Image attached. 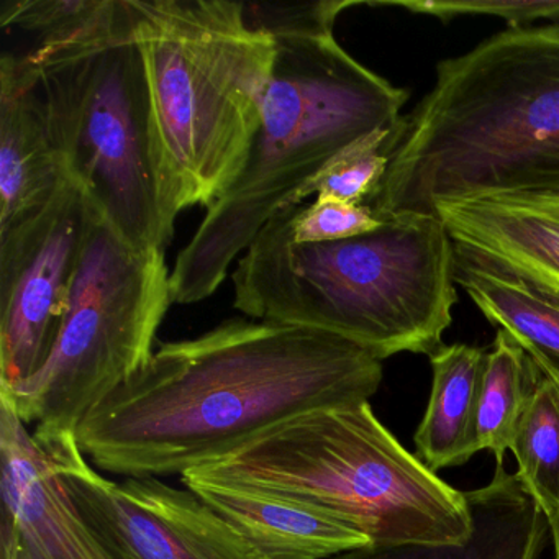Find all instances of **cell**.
<instances>
[{
    "instance_id": "obj_1",
    "label": "cell",
    "mask_w": 559,
    "mask_h": 559,
    "mask_svg": "<svg viewBox=\"0 0 559 559\" xmlns=\"http://www.w3.org/2000/svg\"><path fill=\"white\" fill-rule=\"evenodd\" d=\"M381 381V359L348 340L228 319L163 343L86 415L76 440L106 473L185 474L310 412L369 402Z\"/></svg>"
},
{
    "instance_id": "obj_2",
    "label": "cell",
    "mask_w": 559,
    "mask_h": 559,
    "mask_svg": "<svg viewBox=\"0 0 559 559\" xmlns=\"http://www.w3.org/2000/svg\"><path fill=\"white\" fill-rule=\"evenodd\" d=\"M548 189H559L555 25L507 28L438 63L366 205L385 221L435 215L438 202Z\"/></svg>"
},
{
    "instance_id": "obj_3",
    "label": "cell",
    "mask_w": 559,
    "mask_h": 559,
    "mask_svg": "<svg viewBox=\"0 0 559 559\" xmlns=\"http://www.w3.org/2000/svg\"><path fill=\"white\" fill-rule=\"evenodd\" d=\"M289 215L280 209L238 260L235 309L332 333L381 361L443 346L457 302L456 251L438 215H395L330 243H296Z\"/></svg>"
},
{
    "instance_id": "obj_4",
    "label": "cell",
    "mask_w": 559,
    "mask_h": 559,
    "mask_svg": "<svg viewBox=\"0 0 559 559\" xmlns=\"http://www.w3.org/2000/svg\"><path fill=\"white\" fill-rule=\"evenodd\" d=\"M260 129L171 271L173 302H202L263 225L336 153L402 119L405 90L346 53L333 32L276 35Z\"/></svg>"
},
{
    "instance_id": "obj_5",
    "label": "cell",
    "mask_w": 559,
    "mask_h": 559,
    "mask_svg": "<svg viewBox=\"0 0 559 559\" xmlns=\"http://www.w3.org/2000/svg\"><path fill=\"white\" fill-rule=\"evenodd\" d=\"M145 64L153 152L166 227L209 209L240 175L260 129L276 60L273 35L243 2L129 0Z\"/></svg>"
},
{
    "instance_id": "obj_6",
    "label": "cell",
    "mask_w": 559,
    "mask_h": 559,
    "mask_svg": "<svg viewBox=\"0 0 559 559\" xmlns=\"http://www.w3.org/2000/svg\"><path fill=\"white\" fill-rule=\"evenodd\" d=\"M189 473L320 507L371 546L451 545L473 533L466 492L402 447L369 402L310 412Z\"/></svg>"
},
{
    "instance_id": "obj_7",
    "label": "cell",
    "mask_w": 559,
    "mask_h": 559,
    "mask_svg": "<svg viewBox=\"0 0 559 559\" xmlns=\"http://www.w3.org/2000/svg\"><path fill=\"white\" fill-rule=\"evenodd\" d=\"M24 57L68 176L127 243L165 251L175 234L163 218L148 83L129 0H109L83 34Z\"/></svg>"
},
{
    "instance_id": "obj_8",
    "label": "cell",
    "mask_w": 559,
    "mask_h": 559,
    "mask_svg": "<svg viewBox=\"0 0 559 559\" xmlns=\"http://www.w3.org/2000/svg\"><path fill=\"white\" fill-rule=\"evenodd\" d=\"M91 198V195H90ZM173 302L165 251L127 243L91 199L83 253L53 352L22 384L0 389L37 441L76 435L86 415L153 356Z\"/></svg>"
},
{
    "instance_id": "obj_9",
    "label": "cell",
    "mask_w": 559,
    "mask_h": 559,
    "mask_svg": "<svg viewBox=\"0 0 559 559\" xmlns=\"http://www.w3.org/2000/svg\"><path fill=\"white\" fill-rule=\"evenodd\" d=\"M37 443L81 519L122 558L264 559L188 487L176 489L158 477L106 479L86 460L76 435Z\"/></svg>"
},
{
    "instance_id": "obj_10",
    "label": "cell",
    "mask_w": 559,
    "mask_h": 559,
    "mask_svg": "<svg viewBox=\"0 0 559 559\" xmlns=\"http://www.w3.org/2000/svg\"><path fill=\"white\" fill-rule=\"evenodd\" d=\"M90 212V194L70 178L45 211L0 235V389L27 381L50 358Z\"/></svg>"
},
{
    "instance_id": "obj_11",
    "label": "cell",
    "mask_w": 559,
    "mask_h": 559,
    "mask_svg": "<svg viewBox=\"0 0 559 559\" xmlns=\"http://www.w3.org/2000/svg\"><path fill=\"white\" fill-rule=\"evenodd\" d=\"M456 257L559 307V189L438 202Z\"/></svg>"
},
{
    "instance_id": "obj_12",
    "label": "cell",
    "mask_w": 559,
    "mask_h": 559,
    "mask_svg": "<svg viewBox=\"0 0 559 559\" xmlns=\"http://www.w3.org/2000/svg\"><path fill=\"white\" fill-rule=\"evenodd\" d=\"M0 559H126L81 519L27 425L0 399Z\"/></svg>"
},
{
    "instance_id": "obj_13",
    "label": "cell",
    "mask_w": 559,
    "mask_h": 559,
    "mask_svg": "<svg viewBox=\"0 0 559 559\" xmlns=\"http://www.w3.org/2000/svg\"><path fill=\"white\" fill-rule=\"evenodd\" d=\"M70 179L38 93V76L22 57L0 60V235L48 207Z\"/></svg>"
},
{
    "instance_id": "obj_14",
    "label": "cell",
    "mask_w": 559,
    "mask_h": 559,
    "mask_svg": "<svg viewBox=\"0 0 559 559\" xmlns=\"http://www.w3.org/2000/svg\"><path fill=\"white\" fill-rule=\"evenodd\" d=\"M181 480L264 559H329L371 546L368 535L320 507L189 471L181 474Z\"/></svg>"
},
{
    "instance_id": "obj_15",
    "label": "cell",
    "mask_w": 559,
    "mask_h": 559,
    "mask_svg": "<svg viewBox=\"0 0 559 559\" xmlns=\"http://www.w3.org/2000/svg\"><path fill=\"white\" fill-rule=\"evenodd\" d=\"M466 497L473 533L464 542L366 546L329 559H538L549 525L516 473L497 464L490 483Z\"/></svg>"
},
{
    "instance_id": "obj_16",
    "label": "cell",
    "mask_w": 559,
    "mask_h": 559,
    "mask_svg": "<svg viewBox=\"0 0 559 559\" xmlns=\"http://www.w3.org/2000/svg\"><path fill=\"white\" fill-rule=\"evenodd\" d=\"M486 349L443 345L430 356L433 369L430 402L415 431L418 457L433 473L461 466L474 453V418Z\"/></svg>"
},
{
    "instance_id": "obj_17",
    "label": "cell",
    "mask_w": 559,
    "mask_h": 559,
    "mask_svg": "<svg viewBox=\"0 0 559 559\" xmlns=\"http://www.w3.org/2000/svg\"><path fill=\"white\" fill-rule=\"evenodd\" d=\"M454 281L497 330L509 333L525 349L543 376L559 384L558 306L457 257Z\"/></svg>"
},
{
    "instance_id": "obj_18",
    "label": "cell",
    "mask_w": 559,
    "mask_h": 559,
    "mask_svg": "<svg viewBox=\"0 0 559 559\" xmlns=\"http://www.w3.org/2000/svg\"><path fill=\"white\" fill-rule=\"evenodd\" d=\"M543 379V372L525 349L503 330L484 359L474 418V453L490 450L497 464H503L512 448L520 420Z\"/></svg>"
},
{
    "instance_id": "obj_19",
    "label": "cell",
    "mask_w": 559,
    "mask_h": 559,
    "mask_svg": "<svg viewBox=\"0 0 559 559\" xmlns=\"http://www.w3.org/2000/svg\"><path fill=\"white\" fill-rule=\"evenodd\" d=\"M520 483L548 525L559 520V384L543 376L520 420L512 448Z\"/></svg>"
},
{
    "instance_id": "obj_20",
    "label": "cell",
    "mask_w": 559,
    "mask_h": 559,
    "mask_svg": "<svg viewBox=\"0 0 559 559\" xmlns=\"http://www.w3.org/2000/svg\"><path fill=\"white\" fill-rule=\"evenodd\" d=\"M402 133V119L395 126L374 130L336 153L312 179L297 189L286 207L304 204L310 195L326 194L353 204H366L388 173L392 153Z\"/></svg>"
},
{
    "instance_id": "obj_21",
    "label": "cell",
    "mask_w": 559,
    "mask_h": 559,
    "mask_svg": "<svg viewBox=\"0 0 559 559\" xmlns=\"http://www.w3.org/2000/svg\"><path fill=\"white\" fill-rule=\"evenodd\" d=\"M109 0H2L0 25L37 35L38 47L73 40L91 27Z\"/></svg>"
},
{
    "instance_id": "obj_22",
    "label": "cell",
    "mask_w": 559,
    "mask_h": 559,
    "mask_svg": "<svg viewBox=\"0 0 559 559\" xmlns=\"http://www.w3.org/2000/svg\"><path fill=\"white\" fill-rule=\"evenodd\" d=\"M290 235L296 243H330L378 230L384 221L366 204L319 194L312 204L289 207Z\"/></svg>"
},
{
    "instance_id": "obj_23",
    "label": "cell",
    "mask_w": 559,
    "mask_h": 559,
    "mask_svg": "<svg viewBox=\"0 0 559 559\" xmlns=\"http://www.w3.org/2000/svg\"><path fill=\"white\" fill-rule=\"evenodd\" d=\"M368 5L405 9L411 14L430 15L441 22L466 15H487L502 19L509 28H526L538 21H548L559 27V0H397L368 2Z\"/></svg>"
},
{
    "instance_id": "obj_24",
    "label": "cell",
    "mask_w": 559,
    "mask_h": 559,
    "mask_svg": "<svg viewBox=\"0 0 559 559\" xmlns=\"http://www.w3.org/2000/svg\"><path fill=\"white\" fill-rule=\"evenodd\" d=\"M361 2H310V4H245L248 24L273 35L319 34L333 32L336 17L345 9Z\"/></svg>"
},
{
    "instance_id": "obj_25",
    "label": "cell",
    "mask_w": 559,
    "mask_h": 559,
    "mask_svg": "<svg viewBox=\"0 0 559 559\" xmlns=\"http://www.w3.org/2000/svg\"><path fill=\"white\" fill-rule=\"evenodd\" d=\"M549 535H551L552 545H555V559H559V520L555 525L549 526Z\"/></svg>"
}]
</instances>
